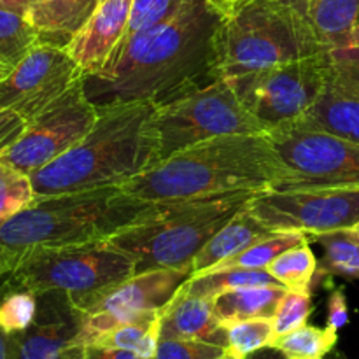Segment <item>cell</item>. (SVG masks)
<instances>
[{"label": "cell", "mask_w": 359, "mask_h": 359, "mask_svg": "<svg viewBox=\"0 0 359 359\" xmlns=\"http://www.w3.org/2000/svg\"><path fill=\"white\" fill-rule=\"evenodd\" d=\"M224 14L191 0L175 16L119 42L104 69L84 76L97 107L126 102L163 105L216 81V34Z\"/></svg>", "instance_id": "6da1fadb"}, {"label": "cell", "mask_w": 359, "mask_h": 359, "mask_svg": "<svg viewBox=\"0 0 359 359\" xmlns=\"http://www.w3.org/2000/svg\"><path fill=\"white\" fill-rule=\"evenodd\" d=\"M291 175L269 133L224 135L189 146L119 188L149 203L276 189Z\"/></svg>", "instance_id": "7a4b0ae2"}, {"label": "cell", "mask_w": 359, "mask_h": 359, "mask_svg": "<svg viewBox=\"0 0 359 359\" xmlns=\"http://www.w3.org/2000/svg\"><path fill=\"white\" fill-rule=\"evenodd\" d=\"M156 107L153 102L98 107L97 123L79 144L32 172L35 196L121 186L160 163Z\"/></svg>", "instance_id": "3957f363"}, {"label": "cell", "mask_w": 359, "mask_h": 359, "mask_svg": "<svg viewBox=\"0 0 359 359\" xmlns=\"http://www.w3.org/2000/svg\"><path fill=\"white\" fill-rule=\"evenodd\" d=\"M153 205L119 186L35 196L0 228V249L18 262L34 249L104 241Z\"/></svg>", "instance_id": "277c9868"}, {"label": "cell", "mask_w": 359, "mask_h": 359, "mask_svg": "<svg viewBox=\"0 0 359 359\" xmlns=\"http://www.w3.org/2000/svg\"><path fill=\"white\" fill-rule=\"evenodd\" d=\"M325 51L304 11L284 0H245L217 28L216 77L230 81Z\"/></svg>", "instance_id": "5b68a950"}, {"label": "cell", "mask_w": 359, "mask_h": 359, "mask_svg": "<svg viewBox=\"0 0 359 359\" xmlns=\"http://www.w3.org/2000/svg\"><path fill=\"white\" fill-rule=\"evenodd\" d=\"M256 193L154 203L107 238L135 265V273L191 265L200 249Z\"/></svg>", "instance_id": "8992f818"}, {"label": "cell", "mask_w": 359, "mask_h": 359, "mask_svg": "<svg viewBox=\"0 0 359 359\" xmlns=\"http://www.w3.org/2000/svg\"><path fill=\"white\" fill-rule=\"evenodd\" d=\"M9 276L34 294L63 293L76 305L135 276V265L104 238L28 251L18 258Z\"/></svg>", "instance_id": "52a82bcc"}, {"label": "cell", "mask_w": 359, "mask_h": 359, "mask_svg": "<svg viewBox=\"0 0 359 359\" xmlns=\"http://www.w3.org/2000/svg\"><path fill=\"white\" fill-rule=\"evenodd\" d=\"M153 126L160 144V161L216 137L266 133L265 126L244 107L224 79H216L168 104L158 105Z\"/></svg>", "instance_id": "ba28073f"}, {"label": "cell", "mask_w": 359, "mask_h": 359, "mask_svg": "<svg viewBox=\"0 0 359 359\" xmlns=\"http://www.w3.org/2000/svg\"><path fill=\"white\" fill-rule=\"evenodd\" d=\"M330 69V51L235 77L228 83L266 133L297 123L318 102Z\"/></svg>", "instance_id": "9c48e42d"}, {"label": "cell", "mask_w": 359, "mask_h": 359, "mask_svg": "<svg viewBox=\"0 0 359 359\" xmlns=\"http://www.w3.org/2000/svg\"><path fill=\"white\" fill-rule=\"evenodd\" d=\"M269 137L291 172L279 191L359 189V142L297 126L276 128Z\"/></svg>", "instance_id": "30bf717a"}, {"label": "cell", "mask_w": 359, "mask_h": 359, "mask_svg": "<svg viewBox=\"0 0 359 359\" xmlns=\"http://www.w3.org/2000/svg\"><path fill=\"white\" fill-rule=\"evenodd\" d=\"M191 276L193 265L147 270L72 305L81 314L74 346H91L116 326L158 314Z\"/></svg>", "instance_id": "8fae6325"}, {"label": "cell", "mask_w": 359, "mask_h": 359, "mask_svg": "<svg viewBox=\"0 0 359 359\" xmlns=\"http://www.w3.org/2000/svg\"><path fill=\"white\" fill-rule=\"evenodd\" d=\"M98 119V107L88 98L84 79L27 125L20 139L0 160L30 175L65 154L88 135Z\"/></svg>", "instance_id": "7c38bea8"}, {"label": "cell", "mask_w": 359, "mask_h": 359, "mask_svg": "<svg viewBox=\"0 0 359 359\" xmlns=\"http://www.w3.org/2000/svg\"><path fill=\"white\" fill-rule=\"evenodd\" d=\"M251 212L272 231L311 235L353 230L359 223V189H266L249 202Z\"/></svg>", "instance_id": "4fadbf2b"}, {"label": "cell", "mask_w": 359, "mask_h": 359, "mask_svg": "<svg viewBox=\"0 0 359 359\" xmlns=\"http://www.w3.org/2000/svg\"><path fill=\"white\" fill-rule=\"evenodd\" d=\"M81 79L83 69L65 46L42 41L0 81V109L16 112L30 123Z\"/></svg>", "instance_id": "5bb4252c"}, {"label": "cell", "mask_w": 359, "mask_h": 359, "mask_svg": "<svg viewBox=\"0 0 359 359\" xmlns=\"http://www.w3.org/2000/svg\"><path fill=\"white\" fill-rule=\"evenodd\" d=\"M290 126L359 142V49L330 51L328 76L318 102Z\"/></svg>", "instance_id": "9a60e30c"}, {"label": "cell", "mask_w": 359, "mask_h": 359, "mask_svg": "<svg viewBox=\"0 0 359 359\" xmlns=\"http://www.w3.org/2000/svg\"><path fill=\"white\" fill-rule=\"evenodd\" d=\"M37 316L25 332L13 335L14 359H81L84 346H74L81 314L63 293L37 294Z\"/></svg>", "instance_id": "2e32d148"}, {"label": "cell", "mask_w": 359, "mask_h": 359, "mask_svg": "<svg viewBox=\"0 0 359 359\" xmlns=\"http://www.w3.org/2000/svg\"><path fill=\"white\" fill-rule=\"evenodd\" d=\"M130 11L132 0H104L69 39L65 49L84 76L100 72L109 62L125 37Z\"/></svg>", "instance_id": "e0dca14e"}, {"label": "cell", "mask_w": 359, "mask_h": 359, "mask_svg": "<svg viewBox=\"0 0 359 359\" xmlns=\"http://www.w3.org/2000/svg\"><path fill=\"white\" fill-rule=\"evenodd\" d=\"M160 339L203 340L228 349L226 328L216 318L212 298L189 294L182 286L161 311Z\"/></svg>", "instance_id": "ac0fdd59"}, {"label": "cell", "mask_w": 359, "mask_h": 359, "mask_svg": "<svg viewBox=\"0 0 359 359\" xmlns=\"http://www.w3.org/2000/svg\"><path fill=\"white\" fill-rule=\"evenodd\" d=\"M272 233L249 209V203L242 207L226 224L219 228L210 237V241L200 249L193 259V276L210 272L226 259L233 258L238 252L245 251L252 244Z\"/></svg>", "instance_id": "d6986e66"}, {"label": "cell", "mask_w": 359, "mask_h": 359, "mask_svg": "<svg viewBox=\"0 0 359 359\" xmlns=\"http://www.w3.org/2000/svg\"><path fill=\"white\" fill-rule=\"evenodd\" d=\"M305 18L328 51L346 49L359 20V0H305Z\"/></svg>", "instance_id": "ffe728a7"}, {"label": "cell", "mask_w": 359, "mask_h": 359, "mask_svg": "<svg viewBox=\"0 0 359 359\" xmlns=\"http://www.w3.org/2000/svg\"><path fill=\"white\" fill-rule=\"evenodd\" d=\"M286 291L279 283L228 291L214 298V312L224 328L249 319H272Z\"/></svg>", "instance_id": "44dd1931"}, {"label": "cell", "mask_w": 359, "mask_h": 359, "mask_svg": "<svg viewBox=\"0 0 359 359\" xmlns=\"http://www.w3.org/2000/svg\"><path fill=\"white\" fill-rule=\"evenodd\" d=\"M44 35L23 14L0 9V81L6 79Z\"/></svg>", "instance_id": "7402d4cb"}, {"label": "cell", "mask_w": 359, "mask_h": 359, "mask_svg": "<svg viewBox=\"0 0 359 359\" xmlns=\"http://www.w3.org/2000/svg\"><path fill=\"white\" fill-rule=\"evenodd\" d=\"M311 241L323 248V259L316 276H342L359 279V238L353 230L311 235Z\"/></svg>", "instance_id": "603a6c76"}, {"label": "cell", "mask_w": 359, "mask_h": 359, "mask_svg": "<svg viewBox=\"0 0 359 359\" xmlns=\"http://www.w3.org/2000/svg\"><path fill=\"white\" fill-rule=\"evenodd\" d=\"M263 284H277L269 270H251V269H224L214 272L191 276L182 290L189 294L203 298H216L217 294L228 291L241 290L249 286H263Z\"/></svg>", "instance_id": "cb8c5ba5"}, {"label": "cell", "mask_w": 359, "mask_h": 359, "mask_svg": "<svg viewBox=\"0 0 359 359\" xmlns=\"http://www.w3.org/2000/svg\"><path fill=\"white\" fill-rule=\"evenodd\" d=\"M311 241L307 233L298 230H279L272 231L269 237L262 238L259 242L252 244L245 251L238 252L233 258L226 259L221 265H217L214 270L224 269H251V270H266L270 263L276 262L283 252L290 251L294 245H300L304 242ZM207 273V272H205Z\"/></svg>", "instance_id": "d4e9b609"}, {"label": "cell", "mask_w": 359, "mask_h": 359, "mask_svg": "<svg viewBox=\"0 0 359 359\" xmlns=\"http://www.w3.org/2000/svg\"><path fill=\"white\" fill-rule=\"evenodd\" d=\"M27 20L44 35V41L62 46L79 28L69 0H28Z\"/></svg>", "instance_id": "484cf974"}, {"label": "cell", "mask_w": 359, "mask_h": 359, "mask_svg": "<svg viewBox=\"0 0 359 359\" xmlns=\"http://www.w3.org/2000/svg\"><path fill=\"white\" fill-rule=\"evenodd\" d=\"M9 273L0 279V328L7 335H18L34 323L39 302L37 294L14 284Z\"/></svg>", "instance_id": "4316f807"}, {"label": "cell", "mask_w": 359, "mask_h": 359, "mask_svg": "<svg viewBox=\"0 0 359 359\" xmlns=\"http://www.w3.org/2000/svg\"><path fill=\"white\" fill-rule=\"evenodd\" d=\"M318 258L312 252L309 242L294 245L290 251L283 252L279 258L269 265V272L279 284L286 286L287 290L300 291V293H311L312 280L318 273Z\"/></svg>", "instance_id": "83f0119b"}, {"label": "cell", "mask_w": 359, "mask_h": 359, "mask_svg": "<svg viewBox=\"0 0 359 359\" xmlns=\"http://www.w3.org/2000/svg\"><path fill=\"white\" fill-rule=\"evenodd\" d=\"M339 340V332L332 328L304 325L283 337L273 339L272 346L284 353L287 359H323Z\"/></svg>", "instance_id": "f1b7e54d"}, {"label": "cell", "mask_w": 359, "mask_h": 359, "mask_svg": "<svg viewBox=\"0 0 359 359\" xmlns=\"http://www.w3.org/2000/svg\"><path fill=\"white\" fill-rule=\"evenodd\" d=\"M273 339L272 319H249L226 326L228 354L237 359H245L256 351L270 347Z\"/></svg>", "instance_id": "f546056e"}, {"label": "cell", "mask_w": 359, "mask_h": 359, "mask_svg": "<svg viewBox=\"0 0 359 359\" xmlns=\"http://www.w3.org/2000/svg\"><path fill=\"white\" fill-rule=\"evenodd\" d=\"M34 198L30 175L0 160V228Z\"/></svg>", "instance_id": "4dcf8cb0"}, {"label": "cell", "mask_w": 359, "mask_h": 359, "mask_svg": "<svg viewBox=\"0 0 359 359\" xmlns=\"http://www.w3.org/2000/svg\"><path fill=\"white\" fill-rule=\"evenodd\" d=\"M188 2L191 0H132V11H130L125 37L170 20Z\"/></svg>", "instance_id": "1f68e13d"}, {"label": "cell", "mask_w": 359, "mask_h": 359, "mask_svg": "<svg viewBox=\"0 0 359 359\" xmlns=\"http://www.w3.org/2000/svg\"><path fill=\"white\" fill-rule=\"evenodd\" d=\"M312 311H314V307H312L311 293L287 290L283 300L277 305V311L272 318L276 339L307 325V319L311 318Z\"/></svg>", "instance_id": "d6a6232c"}, {"label": "cell", "mask_w": 359, "mask_h": 359, "mask_svg": "<svg viewBox=\"0 0 359 359\" xmlns=\"http://www.w3.org/2000/svg\"><path fill=\"white\" fill-rule=\"evenodd\" d=\"M226 354V347L203 340L160 339L153 359H219Z\"/></svg>", "instance_id": "836d02e7"}, {"label": "cell", "mask_w": 359, "mask_h": 359, "mask_svg": "<svg viewBox=\"0 0 359 359\" xmlns=\"http://www.w3.org/2000/svg\"><path fill=\"white\" fill-rule=\"evenodd\" d=\"M28 123L20 114L0 109V154L6 153L25 132Z\"/></svg>", "instance_id": "e575fe53"}, {"label": "cell", "mask_w": 359, "mask_h": 359, "mask_svg": "<svg viewBox=\"0 0 359 359\" xmlns=\"http://www.w3.org/2000/svg\"><path fill=\"white\" fill-rule=\"evenodd\" d=\"M349 323V311H347V300L346 294L340 287L332 291L328 300V319H326V326L335 332Z\"/></svg>", "instance_id": "d590c367"}, {"label": "cell", "mask_w": 359, "mask_h": 359, "mask_svg": "<svg viewBox=\"0 0 359 359\" xmlns=\"http://www.w3.org/2000/svg\"><path fill=\"white\" fill-rule=\"evenodd\" d=\"M81 359H142L137 356L135 353L123 349H105V347L86 346Z\"/></svg>", "instance_id": "8d00e7d4"}, {"label": "cell", "mask_w": 359, "mask_h": 359, "mask_svg": "<svg viewBox=\"0 0 359 359\" xmlns=\"http://www.w3.org/2000/svg\"><path fill=\"white\" fill-rule=\"evenodd\" d=\"M70 6H72L74 14H76L77 23L81 25L90 18V14L97 9V0H69Z\"/></svg>", "instance_id": "74e56055"}, {"label": "cell", "mask_w": 359, "mask_h": 359, "mask_svg": "<svg viewBox=\"0 0 359 359\" xmlns=\"http://www.w3.org/2000/svg\"><path fill=\"white\" fill-rule=\"evenodd\" d=\"M0 359H14L13 335H7L2 328H0Z\"/></svg>", "instance_id": "f35d334b"}, {"label": "cell", "mask_w": 359, "mask_h": 359, "mask_svg": "<svg viewBox=\"0 0 359 359\" xmlns=\"http://www.w3.org/2000/svg\"><path fill=\"white\" fill-rule=\"evenodd\" d=\"M0 9L13 11V13L27 16L28 0H0Z\"/></svg>", "instance_id": "ab89813d"}, {"label": "cell", "mask_w": 359, "mask_h": 359, "mask_svg": "<svg viewBox=\"0 0 359 359\" xmlns=\"http://www.w3.org/2000/svg\"><path fill=\"white\" fill-rule=\"evenodd\" d=\"M245 359H287L284 353H280L276 347H265V349H259L256 353H252L251 356Z\"/></svg>", "instance_id": "60d3db41"}, {"label": "cell", "mask_w": 359, "mask_h": 359, "mask_svg": "<svg viewBox=\"0 0 359 359\" xmlns=\"http://www.w3.org/2000/svg\"><path fill=\"white\" fill-rule=\"evenodd\" d=\"M210 2H212L214 6L221 11V13L228 14V13H231L235 7L241 6L242 2H245V0H210Z\"/></svg>", "instance_id": "b9f144b4"}, {"label": "cell", "mask_w": 359, "mask_h": 359, "mask_svg": "<svg viewBox=\"0 0 359 359\" xmlns=\"http://www.w3.org/2000/svg\"><path fill=\"white\" fill-rule=\"evenodd\" d=\"M14 263H16L14 262V258H11L6 251H2V249H0V279H2L6 273H9L11 270L14 269Z\"/></svg>", "instance_id": "7bdbcfd3"}, {"label": "cell", "mask_w": 359, "mask_h": 359, "mask_svg": "<svg viewBox=\"0 0 359 359\" xmlns=\"http://www.w3.org/2000/svg\"><path fill=\"white\" fill-rule=\"evenodd\" d=\"M349 48L353 49H359V20L356 23V27H354V32H353V39H351V44Z\"/></svg>", "instance_id": "ee69618b"}, {"label": "cell", "mask_w": 359, "mask_h": 359, "mask_svg": "<svg viewBox=\"0 0 359 359\" xmlns=\"http://www.w3.org/2000/svg\"><path fill=\"white\" fill-rule=\"evenodd\" d=\"M284 2L291 4V6L298 7V9L304 11V13H305V0H284Z\"/></svg>", "instance_id": "f6af8a7d"}, {"label": "cell", "mask_w": 359, "mask_h": 359, "mask_svg": "<svg viewBox=\"0 0 359 359\" xmlns=\"http://www.w3.org/2000/svg\"><path fill=\"white\" fill-rule=\"evenodd\" d=\"M353 231H354V233H356V235H358V238H359V223L356 224V226H354V228H353Z\"/></svg>", "instance_id": "bcb514c9"}, {"label": "cell", "mask_w": 359, "mask_h": 359, "mask_svg": "<svg viewBox=\"0 0 359 359\" xmlns=\"http://www.w3.org/2000/svg\"><path fill=\"white\" fill-rule=\"evenodd\" d=\"M219 359H237V358H233V356H230V354H226V356H223V358H219Z\"/></svg>", "instance_id": "7dc6e473"}, {"label": "cell", "mask_w": 359, "mask_h": 359, "mask_svg": "<svg viewBox=\"0 0 359 359\" xmlns=\"http://www.w3.org/2000/svg\"><path fill=\"white\" fill-rule=\"evenodd\" d=\"M100 2H104V0H97V6H98V4H100Z\"/></svg>", "instance_id": "c3c4849f"}, {"label": "cell", "mask_w": 359, "mask_h": 359, "mask_svg": "<svg viewBox=\"0 0 359 359\" xmlns=\"http://www.w3.org/2000/svg\"><path fill=\"white\" fill-rule=\"evenodd\" d=\"M339 359H346V358H344V356H339Z\"/></svg>", "instance_id": "681fc988"}]
</instances>
